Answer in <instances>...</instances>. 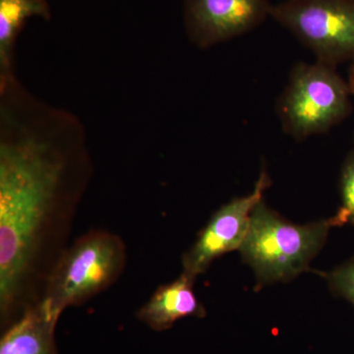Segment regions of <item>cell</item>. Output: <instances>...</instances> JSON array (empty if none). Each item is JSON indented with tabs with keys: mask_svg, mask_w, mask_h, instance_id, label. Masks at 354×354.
<instances>
[{
	"mask_svg": "<svg viewBox=\"0 0 354 354\" xmlns=\"http://www.w3.org/2000/svg\"><path fill=\"white\" fill-rule=\"evenodd\" d=\"M194 283V279L183 272L176 281L158 286L137 312V318L151 329L162 332L180 319L204 316V307L193 290Z\"/></svg>",
	"mask_w": 354,
	"mask_h": 354,
	"instance_id": "obj_9",
	"label": "cell"
},
{
	"mask_svg": "<svg viewBox=\"0 0 354 354\" xmlns=\"http://www.w3.org/2000/svg\"><path fill=\"white\" fill-rule=\"evenodd\" d=\"M351 95L335 66L318 60L295 65L278 102L283 130L297 140L329 131L351 113Z\"/></svg>",
	"mask_w": 354,
	"mask_h": 354,
	"instance_id": "obj_4",
	"label": "cell"
},
{
	"mask_svg": "<svg viewBox=\"0 0 354 354\" xmlns=\"http://www.w3.org/2000/svg\"><path fill=\"white\" fill-rule=\"evenodd\" d=\"M271 17L315 55L337 66L354 60V0H283Z\"/></svg>",
	"mask_w": 354,
	"mask_h": 354,
	"instance_id": "obj_5",
	"label": "cell"
},
{
	"mask_svg": "<svg viewBox=\"0 0 354 354\" xmlns=\"http://www.w3.org/2000/svg\"><path fill=\"white\" fill-rule=\"evenodd\" d=\"M269 0H183L187 38L209 48L252 31L271 17Z\"/></svg>",
	"mask_w": 354,
	"mask_h": 354,
	"instance_id": "obj_7",
	"label": "cell"
},
{
	"mask_svg": "<svg viewBox=\"0 0 354 354\" xmlns=\"http://www.w3.org/2000/svg\"><path fill=\"white\" fill-rule=\"evenodd\" d=\"M127 252L120 235L104 230H91L67 246L51 270L43 297L59 317L108 290L120 278Z\"/></svg>",
	"mask_w": 354,
	"mask_h": 354,
	"instance_id": "obj_3",
	"label": "cell"
},
{
	"mask_svg": "<svg viewBox=\"0 0 354 354\" xmlns=\"http://www.w3.org/2000/svg\"><path fill=\"white\" fill-rule=\"evenodd\" d=\"M271 185L267 172H261L250 194L235 198L221 206L198 235L197 241L183 257L184 274L196 279L223 254L239 250L250 225L255 207Z\"/></svg>",
	"mask_w": 354,
	"mask_h": 354,
	"instance_id": "obj_6",
	"label": "cell"
},
{
	"mask_svg": "<svg viewBox=\"0 0 354 354\" xmlns=\"http://www.w3.org/2000/svg\"><path fill=\"white\" fill-rule=\"evenodd\" d=\"M58 320L59 317L39 300L6 328L0 354H57L55 335Z\"/></svg>",
	"mask_w": 354,
	"mask_h": 354,
	"instance_id": "obj_8",
	"label": "cell"
},
{
	"mask_svg": "<svg viewBox=\"0 0 354 354\" xmlns=\"http://www.w3.org/2000/svg\"><path fill=\"white\" fill-rule=\"evenodd\" d=\"M330 227V218L304 225L291 223L262 200L254 209L239 251L259 285L288 281L309 269Z\"/></svg>",
	"mask_w": 354,
	"mask_h": 354,
	"instance_id": "obj_2",
	"label": "cell"
},
{
	"mask_svg": "<svg viewBox=\"0 0 354 354\" xmlns=\"http://www.w3.org/2000/svg\"><path fill=\"white\" fill-rule=\"evenodd\" d=\"M342 206L330 218L333 227L354 223V152L346 158L341 176Z\"/></svg>",
	"mask_w": 354,
	"mask_h": 354,
	"instance_id": "obj_11",
	"label": "cell"
},
{
	"mask_svg": "<svg viewBox=\"0 0 354 354\" xmlns=\"http://www.w3.org/2000/svg\"><path fill=\"white\" fill-rule=\"evenodd\" d=\"M93 176L85 127L13 75L0 81V317L43 297Z\"/></svg>",
	"mask_w": 354,
	"mask_h": 354,
	"instance_id": "obj_1",
	"label": "cell"
},
{
	"mask_svg": "<svg viewBox=\"0 0 354 354\" xmlns=\"http://www.w3.org/2000/svg\"><path fill=\"white\" fill-rule=\"evenodd\" d=\"M330 290L354 306V259L349 260L325 274Z\"/></svg>",
	"mask_w": 354,
	"mask_h": 354,
	"instance_id": "obj_12",
	"label": "cell"
},
{
	"mask_svg": "<svg viewBox=\"0 0 354 354\" xmlns=\"http://www.w3.org/2000/svg\"><path fill=\"white\" fill-rule=\"evenodd\" d=\"M348 85L351 88V94L354 95V60L351 64V70H349Z\"/></svg>",
	"mask_w": 354,
	"mask_h": 354,
	"instance_id": "obj_13",
	"label": "cell"
},
{
	"mask_svg": "<svg viewBox=\"0 0 354 354\" xmlns=\"http://www.w3.org/2000/svg\"><path fill=\"white\" fill-rule=\"evenodd\" d=\"M32 18L50 20L46 0H0V80L14 75V50L21 31Z\"/></svg>",
	"mask_w": 354,
	"mask_h": 354,
	"instance_id": "obj_10",
	"label": "cell"
}]
</instances>
